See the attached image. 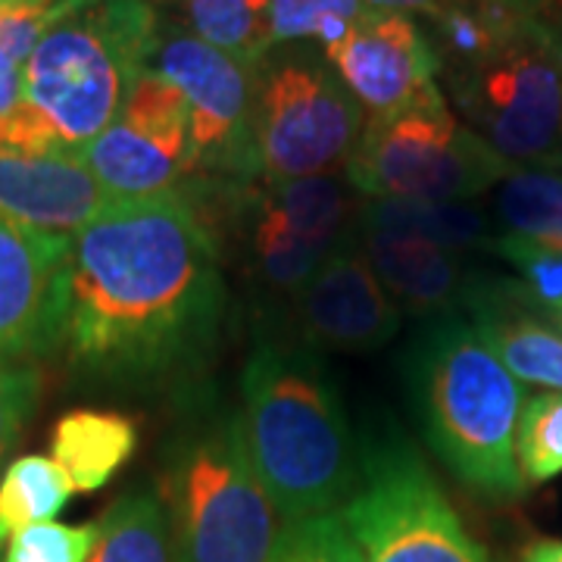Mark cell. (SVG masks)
I'll use <instances>...</instances> for the list:
<instances>
[{
    "label": "cell",
    "instance_id": "16",
    "mask_svg": "<svg viewBox=\"0 0 562 562\" xmlns=\"http://www.w3.org/2000/svg\"><path fill=\"white\" fill-rule=\"evenodd\" d=\"M106 206V191L79 154H20L0 147V220L72 241Z\"/></svg>",
    "mask_w": 562,
    "mask_h": 562
},
{
    "label": "cell",
    "instance_id": "28",
    "mask_svg": "<svg viewBox=\"0 0 562 562\" xmlns=\"http://www.w3.org/2000/svg\"><path fill=\"white\" fill-rule=\"evenodd\" d=\"M269 562H362L341 513L284 525Z\"/></svg>",
    "mask_w": 562,
    "mask_h": 562
},
{
    "label": "cell",
    "instance_id": "24",
    "mask_svg": "<svg viewBox=\"0 0 562 562\" xmlns=\"http://www.w3.org/2000/svg\"><path fill=\"white\" fill-rule=\"evenodd\" d=\"M176 3L198 38L238 60L257 66L272 50V38H269L272 0H176Z\"/></svg>",
    "mask_w": 562,
    "mask_h": 562
},
{
    "label": "cell",
    "instance_id": "2",
    "mask_svg": "<svg viewBox=\"0 0 562 562\" xmlns=\"http://www.w3.org/2000/svg\"><path fill=\"white\" fill-rule=\"evenodd\" d=\"M241 397L247 450L281 522L347 506L360 484V441L319 350L262 335L244 362Z\"/></svg>",
    "mask_w": 562,
    "mask_h": 562
},
{
    "label": "cell",
    "instance_id": "21",
    "mask_svg": "<svg viewBox=\"0 0 562 562\" xmlns=\"http://www.w3.org/2000/svg\"><path fill=\"white\" fill-rule=\"evenodd\" d=\"M88 562H179L160 494L132 491L110 503Z\"/></svg>",
    "mask_w": 562,
    "mask_h": 562
},
{
    "label": "cell",
    "instance_id": "29",
    "mask_svg": "<svg viewBox=\"0 0 562 562\" xmlns=\"http://www.w3.org/2000/svg\"><path fill=\"white\" fill-rule=\"evenodd\" d=\"M94 543L98 522L29 525L3 543L0 562H88Z\"/></svg>",
    "mask_w": 562,
    "mask_h": 562
},
{
    "label": "cell",
    "instance_id": "26",
    "mask_svg": "<svg viewBox=\"0 0 562 562\" xmlns=\"http://www.w3.org/2000/svg\"><path fill=\"white\" fill-rule=\"evenodd\" d=\"M516 462L525 484L562 475V391H543L525 401L516 425Z\"/></svg>",
    "mask_w": 562,
    "mask_h": 562
},
{
    "label": "cell",
    "instance_id": "33",
    "mask_svg": "<svg viewBox=\"0 0 562 562\" xmlns=\"http://www.w3.org/2000/svg\"><path fill=\"white\" fill-rule=\"evenodd\" d=\"M462 3H472V0H428V16L441 13V10H450V7H462ZM425 16V20H428Z\"/></svg>",
    "mask_w": 562,
    "mask_h": 562
},
{
    "label": "cell",
    "instance_id": "19",
    "mask_svg": "<svg viewBox=\"0 0 562 562\" xmlns=\"http://www.w3.org/2000/svg\"><path fill=\"white\" fill-rule=\"evenodd\" d=\"M138 450V425L116 409H72L57 419L50 460L79 494H94L120 475Z\"/></svg>",
    "mask_w": 562,
    "mask_h": 562
},
{
    "label": "cell",
    "instance_id": "15",
    "mask_svg": "<svg viewBox=\"0 0 562 562\" xmlns=\"http://www.w3.org/2000/svg\"><path fill=\"white\" fill-rule=\"evenodd\" d=\"M322 54L369 116L413 101L441 79V60L419 20L375 7Z\"/></svg>",
    "mask_w": 562,
    "mask_h": 562
},
{
    "label": "cell",
    "instance_id": "34",
    "mask_svg": "<svg viewBox=\"0 0 562 562\" xmlns=\"http://www.w3.org/2000/svg\"><path fill=\"white\" fill-rule=\"evenodd\" d=\"M44 0H0V10H13V7H35Z\"/></svg>",
    "mask_w": 562,
    "mask_h": 562
},
{
    "label": "cell",
    "instance_id": "13",
    "mask_svg": "<svg viewBox=\"0 0 562 562\" xmlns=\"http://www.w3.org/2000/svg\"><path fill=\"white\" fill-rule=\"evenodd\" d=\"M69 238L0 220V369L60 347Z\"/></svg>",
    "mask_w": 562,
    "mask_h": 562
},
{
    "label": "cell",
    "instance_id": "11",
    "mask_svg": "<svg viewBox=\"0 0 562 562\" xmlns=\"http://www.w3.org/2000/svg\"><path fill=\"white\" fill-rule=\"evenodd\" d=\"M353 184L325 172L313 179L250 184L238 203L254 276L272 291L297 294L353 232Z\"/></svg>",
    "mask_w": 562,
    "mask_h": 562
},
{
    "label": "cell",
    "instance_id": "22",
    "mask_svg": "<svg viewBox=\"0 0 562 562\" xmlns=\"http://www.w3.org/2000/svg\"><path fill=\"white\" fill-rule=\"evenodd\" d=\"M487 210L501 235L562 244V172L516 166L491 191Z\"/></svg>",
    "mask_w": 562,
    "mask_h": 562
},
{
    "label": "cell",
    "instance_id": "5",
    "mask_svg": "<svg viewBox=\"0 0 562 562\" xmlns=\"http://www.w3.org/2000/svg\"><path fill=\"white\" fill-rule=\"evenodd\" d=\"M160 32L154 0H47V25L22 69L25 103L79 154L116 122L154 66Z\"/></svg>",
    "mask_w": 562,
    "mask_h": 562
},
{
    "label": "cell",
    "instance_id": "6",
    "mask_svg": "<svg viewBox=\"0 0 562 562\" xmlns=\"http://www.w3.org/2000/svg\"><path fill=\"white\" fill-rule=\"evenodd\" d=\"M191 413L166 443L160 501L179 562H269L276 506L254 469L241 413L191 394Z\"/></svg>",
    "mask_w": 562,
    "mask_h": 562
},
{
    "label": "cell",
    "instance_id": "9",
    "mask_svg": "<svg viewBox=\"0 0 562 562\" xmlns=\"http://www.w3.org/2000/svg\"><path fill=\"white\" fill-rule=\"evenodd\" d=\"M341 516L362 562H491L419 450L391 431L360 443V484Z\"/></svg>",
    "mask_w": 562,
    "mask_h": 562
},
{
    "label": "cell",
    "instance_id": "12",
    "mask_svg": "<svg viewBox=\"0 0 562 562\" xmlns=\"http://www.w3.org/2000/svg\"><path fill=\"white\" fill-rule=\"evenodd\" d=\"M79 157L110 203L176 191L191 176V116L179 85L147 66L116 122L85 144Z\"/></svg>",
    "mask_w": 562,
    "mask_h": 562
},
{
    "label": "cell",
    "instance_id": "4",
    "mask_svg": "<svg viewBox=\"0 0 562 562\" xmlns=\"http://www.w3.org/2000/svg\"><path fill=\"white\" fill-rule=\"evenodd\" d=\"M482 47L441 66L462 122L503 160L562 169V0H482Z\"/></svg>",
    "mask_w": 562,
    "mask_h": 562
},
{
    "label": "cell",
    "instance_id": "35",
    "mask_svg": "<svg viewBox=\"0 0 562 562\" xmlns=\"http://www.w3.org/2000/svg\"><path fill=\"white\" fill-rule=\"evenodd\" d=\"M557 325H560V328H562V316H557Z\"/></svg>",
    "mask_w": 562,
    "mask_h": 562
},
{
    "label": "cell",
    "instance_id": "27",
    "mask_svg": "<svg viewBox=\"0 0 562 562\" xmlns=\"http://www.w3.org/2000/svg\"><path fill=\"white\" fill-rule=\"evenodd\" d=\"M494 257H501L513 269L525 294L543 313H550L553 319L562 316V244L501 235L494 244Z\"/></svg>",
    "mask_w": 562,
    "mask_h": 562
},
{
    "label": "cell",
    "instance_id": "20",
    "mask_svg": "<svg viewBox=\"0 0 562 562\" xmlns=\"http://www.w3.org/2000/svg\"><path fill=\"white\" fill-rule=\"evenodd\" d=\"M357 225L362 228H391L419 235L425 241L450 247L457 254H494L501 238L491 210L475 201L425 203V201H362L357 210Z\"/></svg>",
    "mask_w": 562,
    "mask_h": 562
},
{
    "label": "cell",
    "instance_id": "8",
    "mask_svg": "<svg viewBox=\"0 0 562 562\" xmlns=\"http://www.w3.org/2000/svg\"><path fill=\"white\" fill-rule=\"evenodd\" d=\"M362 103L316 44H281L257 63L260 181L313 179L350 160Z\"/></svg>",
    "mask_w": 562,
    "mask_h": 562
},
{
    "label": "cell",
    "instance_id": "18",
    "mask_svg": "<svg viewBox=\"0 0 562 562\" xmlns=\"http://www.w3.org/2000/svg\"><path fill=\"white\" fill-rule=\"evenodd\" d=\"M353 235L391 301L409 316L435 319L447 313H460L479 279L469 269L465 254L425 241L419 235L362 225H353Z\"/></svg>",
    "mask_w": 562,
    "mask_h": 562
},
{
    "label": "cell",
    "instance_id": "10",
    "mask_svg": "<svg viewBox=\"0 0 562 562\" xmlns=\"http://www.w3.org/2000/svg\"><path fill=\"white\" fill-rule=\"evenodd\" d=\"M154 69L188 101L191 176L188 179L254 184L257 150V66L198 38L184 25H162Z\"/></svg>",
    "mask_w": 562,
    "mask_h": 562
},
{
    "label": "cell",
    "instance_id": "3",
    "mask_svg": "<svg viewBox=\"0 0 562 562\" xmlns=\"http://www.w3.org/2000/svg\"><path fill=\"white\" fill-rule=\"evenodd\" d=\"M403 382L425 441L462 487L497 503L522 494L516 462L522 384L462 313L425 319L406 347Z\"/></svg>",
    "mask_w": 562,
    "mask_h": 562
},
{
    "label": "cell",
    "instance_id": "14",
    "mask_svg": "<svg viewBox=\"0 0 562 562\" xmlns=\"http://www.w3.org/2000/svg\"><path fill=\"white\" fill-rule=\"evenodd\" d=\"M294 310L301 341L316 350L372 353L401 331V306L366 262L353 232L294 294Z\"/></svg>",
    "mask_w": 562,
    "mask_h": 562
},
{
    "label": "cell",
    "instance_id": "30",
    "mask_svg": "<svg viewBox=\"0 0 562 562\" xmlns=\"http://www.w3.org/2000/svg\"><path fill=\"white\" fill-rule=\"evenodd\" d=\"M41 397V375L35 366L0 369V462L16 447Z\"/></svg>",
    "mask_w": 562,
    "mask_h": 562
},
{
    "label": "cell",
    "instance_id": "23",
    "mask_svg": "<svg viewBox=\"0 0 562 562\" xmlns=\"http://www.w3.org/2000/svg\"><path fill=\"white\" fill-rule=\"evenodd\" d=\"M76 487L50 457L29 453L13 460L0 475V547L29 525L54 522Z\"/></svg>",
    "mask_w": 562,
    "mask_h": 562
},
{
    "label": "cell",
    "instance_id": "17",
    "mask_svg": "<svg viewBox=\"0 0 562 562\" xmlns=\"http://www.w3.org/2000/svg\"><path fill=\"white\" fill-rule=\"evenodd\" d=\"M460 313L516 382L562 391V328L519 281L479 276Z\"/></svg>",
    "mask_w": 562,
    "mask_h": 562
},
{
    "label": "cell",
    "instance_id": "36",
    "mask_svg": "<svg viewBox=\"0 0 562 562\" xmlns=\"http://www.w3.org/2000/svg\"><path fill=\"white\" fill-rule=\"evenodd\" d=\"M154 3H157V0H154Z\"/></svg>",
    "mask_w": 562,
    "mask_h": 562
},
{
    "label": "cell",
    "instance_id": "31",
    "mask_svg": "<svg viewBox=\"0 0 562 562\" xmlns=\"http://www.w3.org/2000/svg\"><path fill=\"white\" fill-rule=\"evenodd\" d=\"M25 66L0 54V122L7 120L25 101Z\"/></svg>",
    "mask_w": 562,
    "mask_h": 562
},
{
    "label": "cell",
    "instance_id": "32",
    "mask_svg": "<svg viewBox=\"0 0 562 562\" xmlns=\"http://www.w3.org/2000/svg\"><path fill=\"white\" fill-rule=\"evenodd\" d=\"M522 562H562V541H538L525 550Z\"/></svg>",
    "mask_w": 562,
    "mask_h": 562
},
{
    "label": "cell",
    "instance_id": "7",
    "mask_svg": "<svg viewBox=\"0 0 562 562\" xmlns=\"http://www.w3.org/2000/svg\"><path fill=\"white\" fill-rule=\"evenodd\" d=\"M513 169L453 113L441 85L369 116L344 162V176L366 201H475Z\"/></svg>",
    "mask_w": 562,
    "mask_h": 562
},
{
    "label": "cell",
    "instance_id": "1",
    "mask_svg": "<svg viewBox=\"0 0 562 562\" xmlns=\"http://www.w3.org/2000/svg\"><path fill=\"white\" fill-rule=\"evenodd\" d=\"M225 306L220 235L181 188L110 203L69 247L57 350L94 382H181L213 357Z\"/></svg>",
    "mask_w": 562,
    "mask_h": 562
},
{
    "label": "cell",
    "instance_id": "25",
    "mask_svg": "<svg viewBox=\"0 0 562 562\" xmlns=\"http://www.w3.org/2000/svg\"><path fill=\"white\" fill-rule=\"evenodd\" d=\"M366 0H272L269 38L281 44H316L322 50L338 41L369 13Z\"/></svg>",
    "mask_w": 562,
    "mask_h": 562
},
{
    "label": "cell",
    "instance_id": "37",
    "mask_svg": "<svg viewBox=\"0 0 562 562\" xmlns=\"http://www.w3.org/2000/svg\"><path fill=\"white\" fill-rule=\"evenodd\" d=\"M560 172H562V169H560Z\"/></svg>",
    "mask_w": 562,
    "mask_h": 562
}]
</instances>
